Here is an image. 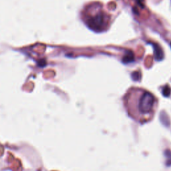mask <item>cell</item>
<instances>
[{"mask_svg": "<svg viewBox=\"0 0 171 171\" xmlns=\"http://www.w3.org/2000/svg\"><path fill=\"white\" fill-rule=\"evenodd\" d=\"M124 102L130 116L141 123L152 119L157 106L154 94L139 88H130L125 94Z\"/></svg>", "mask_w": 171, "mask_h": 171, "instance_id": "obj_1", "label": "cell"}, {"mask_svg": "<svg viewBox=\"0 0 171 171\" xmlns=\"http://www.w3.org/2000/svg\"><path fill=\"white\" fill-rule=\"evenodd\" d=\"M82 20L88 28L96 33L106 31L111 22V16L100 3L87 5L82 12Z\"/></svg>", "mask_w": 171, "mask_h": 171, "instance_id": "obj_2", "label": "cell"}, {"mask_svg": "<svg viewBox=\"0 0 171 171\" xmlns=\"http://www.w3.org/2000/svg\"><path fill=\"white\" fill-rule=\"evenodd\" d=\"M134 60V56L132 53H128V54H126L123 58V62L125 63L131 62Z\"/></svg>", "mask_w": 171, "mask_h": 171, "instance_id": "obj_3", "label": "cell"}, {"mask_svg": "<svg viewBox=\"0 0 171 171\" xmlns=\"http://www.w3.org/2000/svg\"><path fill=\"white\" fill-rule=\"evenodd\" d=\"M162 95L165 97H169L170 94V88L169 86H165L162 88Z\"/></svg>", "mask_w": 171, "mask_h": 171, "instance_id": "obj_4", "label": "cell"}, {"mask_svg": "<svg viewBox=\"0 0 171 171\" xmlns=\"http://www.w3.org/2000/svg\"><path fill=\"white\" fill-rule=\"evenodd\" d=\"M165 155L166 157V165L170 166L171 165V152L170 150H166L165 152Z\"/></svg>", "mask_w": 171, "mask_h": 171, "instance_id": "obj_5", "label": "cell"}, {"mask_svg": "<svg viewBox=\"0 0 171 171\" xmlns=\"http://www.w3.org/2000/svg\"><path fill=\"white\" fill-rule=\"evenodd\" d=\"M170 46H171V43H170Z\"/></svg>", "mask_w": 171, "mask_h": 171, "instance_id": "obj_6", "label": "cell"}]
</instances>
